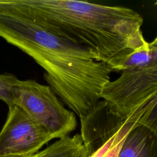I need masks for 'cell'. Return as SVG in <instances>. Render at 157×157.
Segmentation results:
<instances>
[{
    "instance_id": "1",
    "label": "cell",
    "mask_w": 157,
    "mask_h": 157,
    "mask_svg": "<svg viewBox=\"0 0 157 157\" xmlns=\"http://www.w3.org/2000/svg\"><path fill=\"white\" fill-rule=\"evenodd\" d=\"M0 15L30 21L94 53L112 70L148 47L144 19L132 9L77 0H0Z\"/></svg>"
},
{
    "instance_id": "2",
    "label": "cell",
    "mask_w": 157,
    "mask_h": 157,
    "mask_svg": "<svg viewBox=\"0 0 157 157\" xmlns=\"http://www.w3.org/2000/svg\"><path fill=\"white\" fill-rule=\"evenodd\" d=\"M0 37L43 68L48 85L80 119L110 81L112 69L94 53L30 21L0 15Z\"/></svg>"
},
{
    "instance_id": "3",
    "label": "cell",
    "mask_w": 157,
    "mask_h": 157,
    "mask_svg": "<svg viewBox=\"0 0 157 157\" xmlns=\"http://www.w3.org/2000/svg\"><path fill=\"white\" fill-rule=\"evenodd\" d=\"M13 104L20 107L53 139H61L77 126L75 114L66 109L51 88L35 80L15 81L11 88Z\"/></svg>"
},
{
    "instance_id": "4",
    "label": "cell",
    "mask_w": 157,
    "mask_h": 157,
    "mask_svg": "<svg viewBox=\"0 0 157 157\" xmlns=\"http://www.w3.org/2000/svg\"><path fill=\"white\" fill-rule=\"evenodd\" d=\"M157 96V62L122 71L104 87L100 98L126 119Z\"/></svg>"
},
{
    "instance_id": "5",
    "label": "cell",
    "mask_w": 157,
    "mask_h": 157,
    "mask_svg": "<svg viewBox=\"0 0 157 157\" xmlns=\"http://www.w3.org/2000/svg\"><path fill=\"white\" fill-rule=\"evenodd\" d=\"M52 137L20 107L8 105L0 131V157H33Z\"/></svg>"
},
{
    "instance_id": "6",
    "label": "cell",
    "mask_w": 157,
    "mask_h": 157,
    "mask_svg": "<svg viewBox=\"0 0 157 157\" xmlns=\"http://www.w3.org/2000/svg\"><path fill=\"white\" fill-rule=\"evenodd\" d=\"M126 119L118 115L105 101L101 99L85 116L80 119V134L89 155L112 137Z\"/></svg>"
},
{
    "instance_id": "7",
    "label": "cell",
    "mask_w": 157,
    "mask_h": 157,
    "mask_svg": "<svg viewBox=\"0 0 157 157\" xmlns=\"http://www.w3.org/2000/svg\"><path fill=\"white\" fill-rule=\"evenodd\" d=\"M119 157H157V139L148 129L136 123L128 134Z\"/></svg>"
},
{
    "instance_id": "8",
    "label": "cell",
    "mask_w": 157,
    "mask_h": 157,
    "mask_svg": "<svg viewBox=\"0 0 157 157\" xmlns=\"http://www.w3.org/2000/svg\"><path fill=\"white\" fill-rule=\"evenodd\" d=\"M89 152L81 135L66 136L39 151L33 157H88Z\"/></svg>"
},
{
    "instance_id": "9",
    "label": "cell",
    "mask_w": 157,
    "mask_h": 157,
    "mask_svg": "<svg viewBox=\"0 0 157 157\" xmlns=\"http://www.w3.org/2000/svg\"><path fill=\"white\" fill-rule=\"evenodd\" d=\"M136 123V121L128 117L123 126L102 145L90 153L88 157H119L123 142Z\"/></svg>"
},
{
    "instance_id": "10",
    "label": "cell",
    "mask_w": 157,
    "mask_h": 157,
    "mask_svg": "<svg viewBox=\"0 0 157 157\" xmlns=\"http://www.w3.org/2000/svg\"><path fill=\"white\" fill-rule=\"evenodd\" d=\"M157 62V51L148 47L136 50L128 55L120 64L117 71L138 67Z\"/></svg>"
},
{
    "instance_id": "11",
    "label": "cell",
    "mask_w": 157,
    "mask_h": 157,
    "mask_svg": "<svg viewBox=\"0 0 157 157\" xmlns=\"http://www.w3.org/2000/svg\"><path fill=\"white\" fill-rule=\"evenodd\" d=\"M129 117L137 123L148 129L157 139V96Z\"/></svg>"
},
{
    "instance_id": "12",
    "label": "cell",
    "mask_w": 157,
    "mask_h": 157,
    "mask_svg": "<svg viewBox=\"0 0 157 157\" xmlns=\"http://www.w3.org/2000/svg\"><path fill=\"white\" fill-rule=\"evenodd\" d=\"M18 78L11 73L0 74V100L7 105L13 104L11 88Z\"/></svg>"
},
{
    "instance_id": "13",
    "label": "cell",
    "mask_w": 157,
    "mask_h": 157,
    "mask_svg": "<svg viewBox=\"0 0 157 157\" xmlns=\"http://www.w3.org/2000/svg\"><path fill=\"white\" fill-rule=\"evenodd\" d=\"M148 46L150 49L157 51V36L152 42H151L150 43H148Z\"/></svg>"
}]
</instances>
